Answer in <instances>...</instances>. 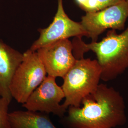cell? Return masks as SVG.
<instances>
[{"label":"cell","mask_w":128,"mask_h":128,"mask_svg":"<svg viewBox=\"0 0 128 128\" xmlns=\"http://www.w3.org/2000/svg\"><path fill=\"white\" fill-rule=\"evenodd\" d=\"M56 78L48 75L22 106L26 110L53 114L63 118L67 110L60 102L64 98V94L62 87L57 84Z\"/></svg>","instance_id":"obj_7"},{"label":"cell","mask_w":128,"mask_h":128,"mask_svg":"<svg viewBox=\"0 0 128 128\" xmlns=\"http://www.w3.org/2000/svg\"><path fill=\"white\" fill-rule=\"evenodd\" d=\"M40 36L30 50L36 51L44 46L71 37H87L80 22L74 21L66 13L63 0H58V8L52 23L46 28L38 30Z\"/></svg>","instance_id":"obj_6"},{"label":"cell","mask_w":128,"mask_h":128,"mask_svg":"<svg viewBox=\"0 0 128 128\" xmlns=\"http://www.w3.org/2000/svg\"><path fill=\"white\" fill-rule=\"evenodd\" d=\"M23 54L0 40V97L11 102L10 85L16 69L23 60Z\"/></svg>","instance_id":"obj_9"},{"label":"cell","mask_w":128,"mask_h":128,"mask_svg":"<svg viewBox=\"0 0 128 128\" xmlns=\"http://www.w3.org/2000/svg\"><path fill=\"white\" fill-rule=\"evenodd\" d=\"M102 70L97 60H76L63 78L62 86L64 94L62 104L68 110L70 106H80L82 100L96 91L101 79Z\"/></svg>","instance_id":"obj_3"},{"label":"cell","mask_w":128,"mask_h":128,"mask_svg":"<svg viewBox=\"0 0 128 128\" xmlns=\"http://www.w3.org/2000/svg\"><path fill=\"white\" fill-rule=\"evenodd\" d=\"M78 6L86 12H95L113 5L125 1L124 0H75Z\"/></svg>","instance_id":"obj_11"},{"label":"cell","mask_w":128,"mask_h":128,"mask_svg":"<svg viewBox=\"0 0 128 128\" xmlns=\"http://www.w3.org/2000/svg\"><path fill=\"white\" fill-rule=\"evenodd\" d=\"M10 102L0 97V128H10L8 108Z\"/></svg>","instance_id":"obj_12"},{"label":"cell","mask_w":128,"mask_h":128,"mask_svg":"<svg viewBox=\"0 0 128 128\" xmlns=\"http://www.w3.org/2000/svg\"><path fill=\"white\" fill-rule=\"evenodd\" d=\"M10 128H58L48 114L26 110L9 112Z\"/></svg>","instance_id":"obj_10"},{"label":"cell","mask_w":128,"mask_h":128,"mask_svg":"<svg viewBox=\"0 0 128 128\" xmlns=\"http://www.w3.org/2000/svg\"><path fill=\"white\" fill-rule=\"evenodd\" d=\"M73 51L72 42L65 39L44 46L36 52L48 76L63 78L76 60Z\"/></svg>","instance_id":"obj_8"},{"label":"cell","mask_w":128,"mask_h":128,"mask_svg":"<svg viewBox=\"0 0 128 128\" xmlns=\"http://www.w3.org/2000/svg\"><path fill=\"white\" fill-rule=\"evenodd\" d=\"M125 0V1H127V2H128V0Z\"/></svg>","instance_id":"obj_13"},{"label":"cell","mask_w":128,"mask_h":128,"mask_svg":"<svg viewBox=\"0 0 128 128\" xmlns=\"http://www.w3.org/2000/svg\"><path fill=\"white\" fill-rule=\"evenodd\" d=\"M23 55V60L16 69L10 85L12 98L22 104L47 76L36 51L29 49Z\"/></svg>","instance_id":"obj_4"},{"label":"cell","mask_w":128,"mask_h":128,"mask_svg":"<svg viewBox=\"0 0 128 128\" xmlns=\"http://www.w3.org/2000/svg\"><path fill=\"white\" fill-rule=\"evenodd\" d=\"M128 18V2L123 1L104 9L86 12L80 22L92 42L107 29L122 30Z\"/></svg>","instance_id":"obj_5"},{"label":"cell","mask_w":128,"mask_h":128,"mask_svg":"<svg viewBox=\"0 0 128 128\" xmlns=\"http://www.w3.org/2000/svg\"><path fill=\"white\" fill-rule=\"evenodd\" d=\"M74 38L72 42L75 58H82L89 51L94 52L101 67L102 80H113L128 68V26L120 34L115 30H110L99 42L86 44L82 41V37Z\"/></svg>","instance_id":"obj_2"},{"label":"cell","mask_w":128,"mask_h":128,"mask_svg":"<svg viewBox=\"0 0 128 128\" xmlns=\"http://www.w3.org/2000/svg\"><path fill=\"white\" fill-rule=\"evenodd\" d=\"M64 118L69 128H113L126 122L122 97L112 87L100 84L96 91L85 97L80 106H70Z\"/></svg>","instance_id":"obj_1"}]
</instances>
